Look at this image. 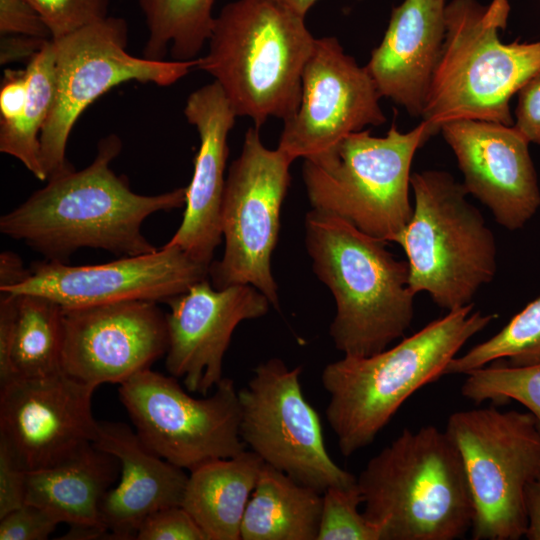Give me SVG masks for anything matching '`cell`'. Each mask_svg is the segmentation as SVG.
<instances>
[{
    "instance_id": "1",
    "label": "cell",
    "mask_w": 540,
    "mask_h": 540,
    "mask_svg": "<svg viewBox=\"0 0 540 540\" xmlns=\"http://www.w3.org/2000/svg\"><path fill=\"white\" fill-rule=\"evenodd\" d=\"M121 148L115 134L101 139L92 163L48 178L43 188L1 216L0 232L47 260L64 263L81 248L122 257L156 251L142 233V224L153 213L183 206L186 188L157 195L135 193L128 179L110 167Z\"/></svg>"
},
{
    "instance_id": "2",
    "label": "cell",
    "mask_w": 540,
    "mask_h": 540,
    "mask_svg": "<svg viewBox=\"0 0 540 540\" xmlns=\"http://www.w3.org/2000/svg\"><path fill=\"white\" fill-rule=\"evenodd\" d=\"M473 308L449 311L389 349L344 355L323 368L326 418L343 456L369 446L402 404L442 377L460 349L497 317Z\"/></svg>"
},
{
    "instance_id": "3",
    "label": "cell",
    "mask_w": 540,
    "mask_h": 540,
    "mask_svg": "<svg viewBox=\"0 0 540 540\" xmlns=\"http://www.w3.org/2000/svg\"><path fill=\"white\" fill-rule=\"evenodd\" d=\"M305 233L313 271L336 302L330 325L336 349L369 356L402 337L412 323L416 296L407 261L396 259L386 242L329 213L308 212Z\"/></svg>"
},
{
    "instance_id": "4",
    "label": "cell",
    "mask_w": 540,
    "mask_h": 540,
    "mask_svg": "<svg viewBox=\"0 0 540 540\" xmlns=\"http://www.w3.org/2000/svg\"><path fill=\"white\" fill-rule=\"evenodd\" d=\"M364 516L381 540H454L471 529L473 499L461 456L433 425L405 428L356 478Z\"/></svg>"
},
{
    "instance_id": "5",
    "label": "cell",
    "mask_w": 540,
    "mask_h": 540,
    "mask_svg": "<svg viewBox=\"0 0 540 540\" xmlns=\"http://www.w3.org/2000/svg\"><path fill=\"white\" fill-rule=\"evenodd\" d=\"M315 41L303 17L272 0H236L214 17L196 68L214 77L237 116L260 128L297 111Z\"/></svg>"
},
{
    "instance_id": "6",
    "label": "cell",
    "mask_w": 540,
    "mask_h": 540,
    "mask_svg": "<svg viewBox=\"0 0 540 540\" xmlns=\"http://www.w3.org/2000/svg\"><path fill=\"white\" fill-rule=\"evenodd\" d=\"M509 13V0L447 3L443 47L421 116L435 134L461 119L514 124L510 100L540 70V41L502 42Z\"/></svg>"
},
{
    "instance_id": "7",
    "label": "cell",
    "mask_w": 540,
    "mask_h": 540,
    "mask_svg": "<svg viewBox=\"0 0 540 540\" xmlns=\"http://www.w3.org/2000/svg\"><path fill=\"white\" fill-rule=\"evenodd\" d=\"M410 183L413 213L395 243L406 254L411 290L447 312L473 304L497 271L494 234L450 173L415 172Z\"/></svg>"
},
{
    "instance_id": "8",
    "label": "cell",
    "mask_w": 540,
    "mask_h": 540,
    "mask_svg": "<svg viewBox=\"0 0 540 540\" xmlns=\"http://www.w3.org/2000/svg\"><path fill=\"white\" fill-rule=\"evenodd\" d=\"M433 135L425 121L408 132L393 123L384 137L361 130L305 158L302 177L312 209L395 243L413 213L409 190L415 153Z\"/></svg>"
},
{
    "instance_id": "9",
    "label": "cell",
    "mask_w": 540,
    "mask_h": 540,
    "mask_svg": "<svg viewBox=\"0 0 540 540\" xmlns=\"http://www.w3.org/2000/svg\"><path fill=\"white\" fill-rule=\"evenodd\" d=\"M446 434L457 448L473 505L472 539L525 535V491L540 473V425L530 412L496 407L452 413Z\"/></svg>"
},
{
    "instance_id": "10",
    "label": "cell",
    "mask_w": 540,
    "mask_h": 540,
    "mask_svg": "<svg viewBox=\"0 0 540 540\" xmlns=\"http://www.w3.org/2000/svg\"><path fill=\"white\" fill-rule=\"evenodd\" d=\"M52 41L56 95L40 135L47 179L73 168L66 159L70 133L98 97L129 81L170 86L198 65V58L157 61L132 56L126 50L127 22L120 17L108 16Z\"/></svg>"
},
{
    "instance_id": "11",
    "label": "cell",
    "mask_w": 540,
    "mask_h": 540,
    "mask_svg": "<svg viewBox=\"0 0 540 540\" xmlns=\"http://www.w3.org/2000/svg\"><path fill=\"white\" fill-rule=\"evenodd\" d=\"M293 161L278 147L268 149L258 127L246 131L241 153L231 163L225 180L220 213L224 254L211 262L208 272L215 288L249 284L279 308L271 256L278 241L280 210Z\"/></svg>"
},
{
    "instance_id": "12",
    "label": "cell",
    "mask_w": 540,
    "mask_h": 540,
    "mask_svg": "<svg viewBox=\"0 0 540 540\" xmlns=\"http://www.w3.org/2000/svg\"><path fill=\"white\" fill-rule=\"evenodd\" d=\"M118 391L140 440L175 466L191 471L247 449L240 435L239 390L230 378L223 377L210 396L195 398L174 376L148 368Z\"/></svg>"
},
{
    "instance_id": "13",
    "label": "cell",
    "mask_w": 540,
    "mask_h": 540,
    "mask_svg": "<svg viewBox=\"0 0 540 540\" xmlns=\"http://www.w3.org/2000/svg\"><path fill=\"white\" fill-rule=\"evenodd\" d=\"M301 373V366L289 368L279 358L254 368L238 391L241 438L265 464L322 494L330 487L352 486L356 477L327 451L319 414L303 394Z\"/></svg>"
},
{
    "instance_id": "14",
    "label": "cell",
    "mask_w": 540,
    "mask_h": 540,
    "mask_svg": "<svg viewBox=\"0 0 540 540\" xmlns=\"http://www.w3.org/2000/svg\"><path fill=\"white\" fill-rule=\"evenodd\" d=\"M62 372L95 389L121 384L166 355V313L149 300L63 308Z\"/></svg>"
},
{
    "instance_id": "15",
    "label": "cell",
    "mask_w": 540,
    "mask_h": 540,
    "mask_svg": "<svg viewBox=\"0 0 540 540\" xmlns=\"http://www.w3.org/2000/svg\"><path fill=\"white\" fill-rule=\"evenodd\" d=\"M366 67L346 54L335 37L316 38L302 74L300 105L284 120L278 148L293 160L319 154L386 116Z\"/></svg>"
},
{
    "instance_id": "16",
    "label": "cell",
    "mask_w": 540,
    "mask_h": 540,
    "mask_svg": "<svg viewBox=\"0 0 540 540\" xmlns=\"http://www.w3.org/2000/svg\"><path fill=\"white\" fill-rule=\"evenodd\" d=\"M29 270L20 283L0 291L42 295L62 308H74L127 300L166 302L207 278L209 266L176 246L163 245L152 253L94 265L46 259Z\"/></svg>"
},
{
    "instance_id": "17",
    "label": "cell",
    "mask_w": 540,
    "mask_h": 540,
    "mask_svg": "<svg viewBox=\"0 0 540 540\" xmlns=\"http://www.w3.org/2000/svg\"><path fill=\"white\" fill-rule=\"evenodd\" d=\"M94 391L63 372L0 385V444L28 472L70 457L96 438Z\"/></svg>"
},
{
    "instance_id": "18",
    "label": "cell",
    "mask_w": 540,
    "mask_h": 540,
    "mask_svg": "<svg viewBox=\"0 0 540 540\" xmlns=\"http://www.w3.org/2000/svg\"><path fill=\"white\" fill-rule=\"evenodd\" d=\"M208 278V277H207ZM204 278L169 299L165 365L190 393L207 395L223 379V359L239 323L267 314L270 301L256 287L215 288Z\"/></svg>"
},
{
    "instance_id": "19",
    "label": "cell",
    "mask_w": 540,
    "mask_h": 540,
    "mask_svg": "<svg viewBox=\"0 0 540 540\" xmlns=\"http://www.w3.org/2000/svg\"><path fill=\"white\" fill-rule=\"evenodd\" d=\"M440 132L453 151L467 193L509 231L519 230L540 207V188L529 141L513 125L461 119Z\"/></svg>"
},
{
    "instance_id": "20",
    "label": "cell",
    "mask_w": 540,
    "mask_h": 540,
    "mask_svg": "<svg viewBox=\"0 0 540 540\" xmlns=\"http://www.w3.org/2000/svg\"><path fill=\"white\" fill-rule=\"evenodd\" d=\"M184 115L196 127L200 145L186 187L182 222L165 245L176 246L196 262L210 266L222 239L220 213L229 153L227 139L237 115L216 81L189 95Z\"/></svg>"
},
{
    "instance_id": "21",
    "label": "cell",
    "mask_w": 540,
    "mask_h": 540,
    "mask_svg": "<svg viewBox=\"0 0 540 540\" xmlns=\"http://www.w3.org/2000/svg\"><path fill=\"white\" fill-rule=\"evenodd\" d=\"M447 0H404L394 7L365 66L381 97L421 117L445 37Z\"/></svg>"
},
{
    "instance_id": "22",
    "label": "cell",
    "mask_w": 540,
    "mask_h": 540,
    "mask_svg": "<svg viewBox=\"0 0 540 540\" xmlns=\"http://www.w3.org/2000/svg\"><path fill=\"white\" fill-rule=\"evenodd\" d=\"M93 444L120 465L118 484L105 495L101 518L112 539H135L152 513L181 505L188 475L148 449L125 423L98 421Z\"/></svg>"
},
{
    "instance_id": "23",
    "label": "cell",
    "mask_w": 540,
    "mask_h": 540,
    "mask_svg": "<svg viewBox=\"0 0 540 540\" xmlns=\"http://www.w3.org/2000/svg\"><path fill=\"white\" fill-rule=\"evenodd\" d=\"M118 473V460L90 443L52 466L28 472L25 503L68 524L62 539L105 538L101 505Z\"/></svg>"
},
{
    "instance_id": "24",
    "label": "cell",
    "mask_w": 540,
    "mask_h": 540,
    "mask_svg": "<svg viewBox=\"0 0 540 540\" xmlns=\"http://www.w3.org/2000/svg\"><path fill=\"white\" fill-rule=\"evenodd\" d=\"M62 310L46 296L0 291V385L62 372Z\"/></svg>"
},
{
    "instance_id": "25",
    "label": "cell",
    "mask_w": 540,
    "mask_h": 540,
    "mask_svg": "<svg viewBox=\"0 0 540 540\" xmlns=\"http://www.w3.org/2000/svg\"><path fill=\"white\" fill-rule=\"evenodd\" d=\"M264 462L249 449L190 471L181 506L206 540H241L243 516Z\"/></svg>"
},
{
    "instance_id": "26",
    "label": "cell",
    "mask_w": 540,
    "mask_h": 540,
    "mask_svg": "<svg viewBox=\"0 0 540 540\" xmlns=\"http://www.w3.org/2000/svg\"><path fill=\"white\" fill-rule=\"evenodd\" d=\"M322 495L264 463L243 516L241 540H317Z\"/></svg>"
},
{
    "instance_id": "27",
    "label": "cell",
    "mask_w": 540,
    "mask_h": 540,
    "mask_svg": "<svg viewBox=\"0 0 540 540\" xmlns=\"http://www.w3.org/2000/svg\"><path fill=\"white\" fill-rule=\"evenodd\" d=\"M28 92L16 120L0 125V151L19 160L38 180L47 181L41 163V131L56 95L55 51L52 39L26 66Z\"/></svg>"
},
{
    "instance_id": "28",
    "label": "cell",
    "mask_w": 540,
    "mask_h": 540,
    "mask_svg": "<svg viewBox=\"0 0 540 540\" xmlns=\"http://www.w3.org/2000/svg\"><path fill=\"white\" fill-rule=\"evenodd\" d=\"M215 0H139L148 39L143 56L163 60L169 51L174 61H189L208 42Z\"/></svg>"
},
{
    "instance_id": "29",
    "label": "cell",
    "mask_w": 540,
    "mask_h": 540,
    "mask_svg": "<svg viewBox=\"0 0 540 540\" xmlns=\"http://www.w3.org/2000/svg\"><path fill=\"white\" fill-rule=\"evenodd\" d=\"M500 359H507L510 366L540 364V297L528 303L492 337L454 357L443 376L465 375Z\"/></svg>"
},
{
    "instance_id": "30",
    "label": "cell",
    "mask_w": 540,
    "mask_h": 540,
    "mask_svg": "<svg viewBox=\"0 0 540 540\" xmlns=\"http://www.w3.org/2000/svg\"><path fill=\"white\" fill-rule=\"evenodd\" d=\"M461 394L481 404L514 400L525 406L540 425V364L483 366L465 374Z\"/></svg>"
},
{
    "instance_id": "31",
    "label": "cell",
    "mask_w": 540,
    "mask_h": 540,
    "mask_svg": "<svg viewBox=\"0 0 540 540\" xmlns=\"http://www.w3.org/2000/svg\"><path fill=\"white\" fill-rule=\"evenodd\" d=\"M362 503L356 483L328 488L322 495L317 540H381L380 527L359 511Z\"/></svg>"
},
{
    "instance_id": "32",
    "label": "cell",
    "mask_w": 540,
    "mask_h": 540,
    "mask_svg": "<svg viewBox=\"0 0 540 540\" xmlns=\"http://www.w3.org/2000/svg\"><path fill=\"white\" fill-rule=\"evenodd\" d=\"M59 39L108 17L110 0H27Z\"/></svg>"
},
{
    "instance_id": "33",
    "label": "cell",
    "mask_w": 540,
    "mask_h": 540,
    "mask_svg": "<svg viewBox=\"0 0 540 540\" xmlns=\"http://www.w3.org/2000/svg\"><path fill=\"white\" fill-rule=\"evenodd\" d=\"M137 540H206V537L181 506H169L149 515L141 524Z\"/></svg>"
},
{
    "instance_id": "34",
    "label": "cell",
    "mask_w": 540,
    "mask_h": 540,
    "mask_svg": "<svg viewBox=\"0 0 540 540\" xmlns=\"http://www.w3.org/2000/svg\"><path fill=\"white\" fill-rule=\"evenodd\" d=\"M59 523L41 507L24 503L0 517V540H44Z\"/></svg>"
},
{
    "instance_id": "35",
    "label": "cell",
    "mask_w": 540,
    "mask_h": 540,
    "mask_svg": "<svg viewBox=\"0 0 540 540\" xmlns=\"http://www.w3.org/2000/svg\"><path fill=\"white\" fill-rule=\"evenodd\" d=\"M0 33L51 39L43 18L27 0H0Z\"/></svg>"
},
{
    "instance_id": "36",
    "label": "cell",
    "mask_w": 540,
    "mask_h": 540,
    "mask_svg": "<svg viewBox=\"0 0 540 540\" xmlns=\"http://www.w3.org/2000/svg\"><path fill=\"white\" fill-rule=\"evenodd\" d=\"M28 471L0 444V517L25 503Z\"/></svg>"
},
{
    "instance_id": "37",
    "label": "cell",
    "mask_w": 540,
    "mask_h": 540,
    "mask_svg": "<svg viewBox=\"0 0 540 540\" xmlns=\"http://www.w3.org/2000/svg\"><path fill=\"white\" fill-rule=\"evenodd\" d=\"M514 126L529 143L540 144V70L518 91Z\"/></svg>"
},
{
    "instance_id": "38",
    "label": "cell",
    "mask_w": 540,
    "mask_h": 540,
    "mask_svg": "<svg viewBox=\"0 0 540 540\" xmlns=\"http://www.w3.org/2000/svg\"><path fill=\"white\" fill-rule=\"evenodd\" d=\"M26 69L4 71L0 88V125L9 124L21 114L27 99Z\"/></svg>"
},
{
    "instance_id": "39",
    "label": "cell",
    "mask_w": 540,
    "mask_h": 540,
    "mask_svg": "<svg viewBox=\"0 0 540 540\" xmlns=\"http://www.w3.org/2000/svg\"><path fill=\"white\" fill-rule=\"evenodd\" d=\"M48 40L50 39L23 35H2L0 62L3 65L22 59L29 61Z\"/></svg>"
},
{
    "instance_id": "40",
    "label": "cell",
    "mask_w": 540,
    "mask_h": 540,
    "mask_svg": "<svg viewBox=\"0 0 540 540\" xmlns=\"http://www.w3.org/2000/svg\"><path fill=\"white\" fill-rule=\"evenodd\" d=\"M527 528L525 537L540 540V473L528 484L525 491Z\"/></svg>"
},
{
    "instance_id": "41",
    "label": "cell",
    "mask_w": 540,
    "mask_h": 540,
    "mask_svg": "<svg viewBox=\"0 0 540 540\" xmlns=\"http://www.w3.org/2000/svg\"><path fill=\"white\" fill-rule=\"evenodd\" d=\"M30 270L23 265L14 252L4 251L0 255V289L8 288L25 279Z\"/></svg>"
},
{
    "instance_id": "42",
    "label": "cell",
    "mask_w": 540,
    "mask_h": 540,
    "mask_svg": "<svg viewBox=\"0 0 540 540\" xmlns=\"http://www.w3.org/2000/svg\"><path fill=\"white\" fill-rule=\"evenodd\" d=\"M289 11L305 18L310 8L319 0H272Z\"/></svg>"
}]
</instances>
